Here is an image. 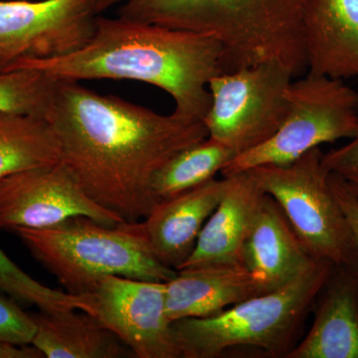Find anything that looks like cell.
<instances>
[{
	"instance_id": "obj_4",
	"label": "cell",
	"mask_w": 358,
	"mask_h": 358,
	"mask_svg": "<svg viewBox=\"0 0 358 358\" xmlns=\"http://www.w3.org/2000/svg\"><path fill=\"white\" fill-rule=\"evenodd\" d=\"M334 264L315 259L288 284L233 306L216 317L171 322L180 358H217L235 348H256L287 358L298 345Z\"/></svg>"
},
{
	"instance_id": "obj_20",
	"label": "cell",
	"mask_w": 358,
	"mask_h": 358,
	"mask_svg": "<svg viewBox=\"0 0 358 358\" xmlns=\"http://www.w3.org/2000/svg\"><path fill=\"white\" fill-rule=\"evenodd\" d=\"M235 157L230 148L209 136L181 150L152 178L150 189L155 205L215 178Z\"/></svg>"
},
{
	"instance_id": "obj_6",
	"label": "cell",
	"mask_w": 358,
	"mask_h": 358,
	"mask_svg": "<svg viewBox=\"0 0 358 358\" xmlns=\"http://www.w3.org/2000/svg\"><path fill=\"white\" fill-rule=\"evenodd\" d=\"M324 152L313 148L285 166L265 164L246 173L277 201L310 256L357 272L352 232L329 183Z\"/></svg>"
},
{
	"instance_id": "obj_10",
	"label": "cell",
	"mask_w": 358,
	"mask_h": 358,
	"mask_svg": "<svg viewBox=\"0 0 358 358\" xmlns=\"http://www.w3.org/2000/svg\"><path fill=\"white\" fill-rule=\"evenodd\" d=\"M98 320L138 358H180L166 315V282L108 275L78 294Z\"/></svg>"
},
{
	"instance_id": "obj_1",
	"label": "cell",
	"mask_w": 358,
	"mask_h": 358,
	"mask_svg": "<svg viewBox=\"0 0 358 358\" xmlns=\"http://www.w3.org/2000/svg\"><path fill=\"white\" fill-rule=\"evenodd\" d=\"M45 119L57 138L61 162L78 185L128 223L145 219L154 208L150 183L160 167L208 138L201 120L160 115L61 80Z\"/></svg>"
},
{
	"instance_id": "obj_26",
	"label": "cell",
	"mask_w": 358,
	"mask_h": 358,
	"mask_svg": "<svg viewBox=\"0 0 358 358\" xmlns=\"http://www.w3.org/2000/svg\"><path fill=\"white\" fill-rule=\"evenodd\" d=\"M0 358H44L34 345L0 341Z\"/></svg>"
},
{
	"instance_id": "obj_24",
	"label": "cell",
	"mask_w": 358,
	"mask_h": 358,
	"mask_svg": "<svg viewBox=\"0 0 358 358\" xmlns=\"http://www.w3.org/2000/svg\"><path fill=\"white\" fill-rule=\"evenodd\" d=\"M322 162L331 173L343 178L358 196V134L343 147L324 154Z\"/></svg>"
},
{
	"instance_id": "obj_5",
	"label": "cell",
	"mask_w": 358,
	"mask_h": 358,
	"mask_svg": "<svg viewBox=\"0 0 358 358\" xmlns=\"http://www.w3.org/2000/svg\"><path fill=\"white\" fill-rule=\"evenodd\" d=\"M13 231L66 292L75 296L108 275L167 282L178 273L155 258L140 221L106 225L75 216L52 227Z\"/></svg>"
},
{
	"instance_id": "obj_13",
	"label": "cell",
	"mask_w": 358,
	"mask_h": 358,
	"mask_svg": "<svg viewBox=\"0 0 358 358\" xmlns=\"http://www.w3.org/2000/svg\"><path fill=\"white\" fill-rule=\"evenodd\" d=\"M228 183V178H213L155 205L141 224L148 246L160 263L176 271L185 263Z\"/></svg>"
},
{
	"instance_id": "obj_8",
	"label": "cell",
	"mask_w": 358,
	"mask_h": 358,
	"mask_svg": "<svg viewBox=\"0 0 358 358\" xmlns=\"http://www.w3.org/2000/svg\"><path fill=\"white\" fill-rule=\"evenodd\" d=\"M294 78L275 61L211 78V105L203 119L209 138L235 155L265 143L286 119L287 91Z\"/></svg>"
},
{
	"instance_id": "obj_2",
	"label": "cell",
	"mask_w": 358,
	"mask_h": 358,
	"mask_svg": "<svg viewBox=\"0 0 358 358\" xmlns=\"http://www.w3.org/2000/svg\"><path fill=\"white\" fill-rule=\"evenodd\" d=\"M33 69L61 81L133 80L173 98L174 113L201 120L208 113L211 78L222 73V47L196 33L117 16H99L83 48L62 57L27 59L6 70Z\"/></svg>"
},
{
	"instance_id": "obj_18",
	"label": "cell",
	"mask_w": 358,
	"mask_h": 358,
	"mask_svg": "<svg viewBox=\"0 0 358 358\" xmlns=\"http://www.w3.org/2000/svg\"><path fill=\"white\" fill-rule=\"evenodd\" d=\"M31 345L46 358H122L131 350L89 313L79 310L32 313Z\"/></svg>"
},
{
	"instance_id": "obj_15",
	"label": "cell",
	"mask_w": 358,
	"mask_h": 358,
	"mask_svg": "<svg viewBox=\"0 0 358 358\" xmlns=\"http://www.w3.org/2000/svg\"><path fill=\"white\" fill-rule=\"evenodd\" d=\"M303 33L308 74L358 77V0H308Z\"/></svg>"
},
{
	"instance_id": "obj_27",
	"label": "cell",
	"mask_w": 358,
	"mask_h": 358,
	"mask_svg": "<svg viewBox=\"0 0 358 358\" xmlns=\"http://www.w3.org/2000/svg\"><path fill=\"white\" fill-rule=\"evenodd\" d=\"M128 0H96V6H98L99 13L102 14L113 6H117L120 3H124Z\"/></svg>"
},
{
	"instance_id": "obj_21",
	"label": "cell",
	"mask_w": 358,
	"mask_h": 358,
	"mask_svg": "<svg viewBox=\"0 0 358 358\" xmlns=\"http://www.w3.org/2000/svg\"><path fill=\"white\" fill-rule=\"evenodd\" d=\"M57 80L33 69L0 72V115L44 117Z\"/></svg>"
},
{
	"instance_id": "obj_14",
	"label": "cell",
	"mask_w": 358,
	"mask_h": 358,
	"mask_svg": "<svg viewBox=\"0 0 358 358\" xmlns=\"http://www.w3.org/2000/svg\"><path fill=\"white\" fill-rule=\"evenodd\" d=\"M313 324L287 358H358V275L334 266L313 308Z\"/></svg>"
},
{
	"instance_id": "obj_19",
	"label": "cell",
	"mask_w": 358,
	"mask_h": 358,
	"mask_svg": "<svg viewBox=\"0 0 358 358\" xmlns=\"http://www.w3.org/2000/svg\"><path fill=\"white\" fill-rule=\"evenodd\" d=\"M61 162L60 147L44 117L0 115V181Z\"/></svg>"
},
{
	"instance_id": "obj_17",
	"label": "cell",
	"mask_w": 358,
	"mask_h": 358,
	"mask_svg": "<svg viewBox=\"0 0 358 358\" xmlns=\"http://www.w3.org/2000/svg\"><path fill=\"white\" fill-rule=\"evenodd\" d=\"M263 294L243 265L182 268L166 282V315L171 322L216 317Z\"/></svg>"
},
{
	"instance_id": "obj_9",
	"label": "cell",
	"mask_w": 358,
	"mask_h": 358,
	"mask_svg": "<svg viewBox=\"0 0 358 358\" xmlns=\"http://www.w3.org/2000/svg\"><path fill=\"white\" fill-rule=\"evenodd\" d=\"M100 15L96 0H0V72L18 61L80 50Z\"/></svg>"
},
{
	"instance_id": "obj_3",
	"label": "cell",
	"mask_w": 358,
	"mask_h": 358,
	"mask_svg": "<svg viewBox=\"0 0 358 358\" xmlns=\"http://www.w3.org/2000/svg\"><path fill=\"white\" fill-rule=\"evenodd\" d=\"M308 0H128L117 16L211 37L222 73L275 62L294 76L308 68L303 17Z\"/></svg>"
},
{
	"instance_id": "obj_12",
	"label": "cell",
	"mask_w": 358,
	"mask_h": 358,
	"mask_svg": "<svg viewBox=\"0 0 358 358\" xmlns=\"http://www.w3.org/2000/svg\"><path fill=\"white\" fill-rule=\"evenodd\" d=\"M315 260L281 207L265 193L244 242L242 265L266 294L288 284Z\"/></svg>"
},
{
	"instance_id": "obj_7",
	"label": "cell",
	"mask_w": 358,
	"mask_h": 358,
	"mask_svg": "<svg viewBox=\"0 0 358 358\" xmlns=\"http://www.w3.org/2000/svg\"><path fill=\"white\" fill-rule=\"evenodd\" d=\"M289 109L277 133L249 152L236 155L221 174L223 178L253 167L285 166L322 143L358 134V94L343 80L308 74L292 81Z\"/></svg>"
},
{
	"instance_id": "obj_25",
	"label": "cell",
	"mask_w": 358,
	"mask_h": 358,
	"mask_svg": "<svg viewBox=\"0 0 358 358\" xmlns=\"http://www.w3.org/2000/svg\"><path fill=\"white\" fill-rule=\"evenodd\" d=\"M329 183L334 197L338 202L341 210L345 213L350 232H352L353 243L357 257V274L358 275V196L348 187L345 181L336 174L329 176Z\"/></svg>"
},
{
	"instance_id": "obj_16",
	"label": "cell",
	"mask_w": 358,
	"mask_h": 358,
	"mask_svg": "<svg viewBox=\"0 0 358 358\" xmlns=\"http://www.w3.org/2000/svg\"><path fill=\"white\" fill-rule=\"evenodd\" d=\"M225 178L229 179L227 190L179 270L242 265L244 242L265 192L246 171Z\"/></svg>"
},
{
	"instance_id": "obj_11",
	"label": "cell",
	"mask_w": 358,
	"mask_h": 358,
	"mask_svg": "<svg viewBox=\"0 0 358 358\" xmlns=\"http://www.w3.org/2000/svg\"><path fill=\"white\" fill-rule=\"evenodd\" d=\"M75 216L106 225L124 222L90 199L61 162L0 181V230L42 229Z\"/></svg>"
},
{
	"instance_id": "obj_22",
	"label": "cell",
	"mask_w": 358,
	"mask_h": 358,
	"mask_svg": "<svg viewBox=\"0 0 358 358\" xmlns=\"http://www.w3.org/2000/svg\"><path fill=\"white\" fill-rule=\"evenodd\" d=\"M0 291L15 300L36 306L41 312L81 310L79 296L49 288L21 270L0 249Z\"/></svg>"
},
{
	"instance_id": "obj_23",
	"label": "cell",
	"mask_w": 358,
	"mask_h": 358,
	"mask_svg": "<svg viewBox=\"0 0 358 358\" xmlns=\"http://www.w3.org/2000/svg\"><path fill=\"white\" fill-rule=\"evenodd\" d=\"M36 331L30 313L0 294V341L30 345Z\"/></svg>"
}]
</instances>
